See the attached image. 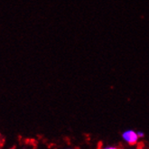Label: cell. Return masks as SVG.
<instances>
[{
	"instance_id": "1",
	"label": "cell",
	"mask_w": 149,
	"mask_h": 149,
	"mask_svg": "<svg viewBox=\"0 0 149 149\" xmlns=\"http://www.w3.org/2000/svg\"><path fill=\"white\" fill-rule=\"evenodd\" d=\"M121 137H122V139H123V141L130 146H136L140 139L138 135H137V131L133 130V129L125 130L124 132L122 133Z\"/></svg>"
},
{
	"instance_id": "2",
	"label": "cell",
	"mask_w": 149,
	"mask_h": 149,
	"mask_svg": "<svg viewBox=\"0 0 149 149\" xmlns=\"http://www.w3.org/2000/svg\"><path fill=\"white\" fill-rule=\"evenodd\" d=\"M100 149H120L118 146H105Z\"/></svg>"
},
{
	"instance_id": "3",
	"label": "cell",
	"mask_w": 149,
	"mask_h": 149,
	"mask_svg": "<svg viewBox=\"0 0 149 149\" xmlns=\"http://www.w3.org/2000/svg\"><path fill=\"white\" fill-rule=\"evenodd\" d=\"M137 135H138L139 138H143L145 136V133L143 131H137Z\"/></svg>"
},
{
	"instance_id": "4",
	"label": "cell",
	"mask_w": 149,
	"mask_h": 149,
	"mask_svg": "<svg viewBox=\"0 0 149 149\" xmlns=\"http://www.w3.org/2000/svg\"><path fill=\"white\" fill-rule=\"evenodd\" d=\"M129 149H136V147H133V146H132V147H130Z\"/></svg>"
},
{
	"instance_id": "5",
	"label": "cell",
	"mask_w": 149,
	"mask_h": 149,
	"mask_svg": "<svg viewBox=\"0 0 149 149\" xmlns=\"http://www.w3.org/2000/svg\"><path fill=\"white\" fill-rule=\"evenodd\" d=\"M64 149H73V148H64Z\"/></svg>"
}]
</instances>
